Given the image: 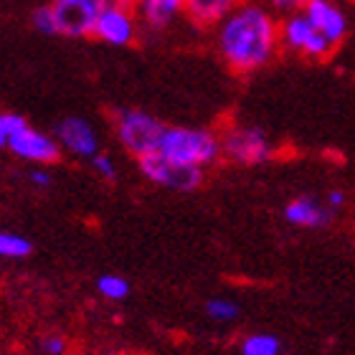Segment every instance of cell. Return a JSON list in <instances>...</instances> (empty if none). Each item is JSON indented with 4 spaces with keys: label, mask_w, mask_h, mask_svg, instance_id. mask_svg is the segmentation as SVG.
<instances>
[{
    "label": "cell",
    "mask_w": 355,
    "mask_h": 355,
    "mask_svg": "<svg viewBox=\"0 0 355 355\" xmlns=\"http://www.w3.org/2000/svg\"><path fill=\"white\" fill-rule=\"evenodd\" d=\"M279 23L269 8L246 0L216 26V49L234 74H254L277 56Z\"/></svg>",
    "instance_id": "cell-1"
},
{
    "label": "cell",
    "mask_w": 355,
    "mask_h": 355,
    "mask_svg": "<svg viewBox=\"0 0 355 355\" xmlns=\"http://www.w3.org/2000/svg\"><path fill=\"white\" fill-rule=\"evenodd\" d=\"M157 150L178 163L196 165L203 171L223 157L221 135L200 127H165Z\"/></svg>",
    "instance_id": "cell-2"
},
{
    "label": "cell",
    "mask_w": 355,
    "mask_h": 355,
    "mask_svg": "<svg viewBox=\"0 0 355 355\" xmlns=\"http://www.w3.org/2000/svg\"><path fill=\"white\" fill-rule=\"evenodd\" d=\"M114 132L127 153L135 157H142L148 153H155L160 148V137L165 132V125L150 112L142 110H119L114 114Z\"/></svg>",
    "instance_id": "cell-3"
},
{
    "label": "cell",
    "mask_w": 355,
    "mask_h": 355,
    "mask_svg": "<svg viewBox=\"0 0 355 355\" xmlns=\"http://www.w3.org/2000/svg\"><path fill=\"white\" fill-rule=\"evenodd\" d=\"M223 157L236 165H261L274 160L277 148L269 135L252 125H231L221 132Z\"/></svg>",
    "instance_id": "cell-4"
},
{
    "label": "cell",
    "mask_w": 355,
    "mask_h": 355,
    "mask_svg": "<svg viewBox=\"0 0 355 355\" xmlns=\"http://www.w3.org/2000/svg\"><path fill=\"white\" fill-rule=\"evenodd\" d=\"M137 165H140V173L148 178V180L163 185L168 191L191 193L203 183V168L178 163L173 157L163 155L160 150L137 157Z\"/></svg>",
    "instance_id": "cell-5"
},
{
    "label": "cell",
    "mask_w": 355,
    "mask_h": 355,
    "mask_svg": "<svg viewBox=\"0 0 355 355\" xmlns=\"http://www.w3.org/2000/svg\"><path fill=\"white\" fill-rule=\"evenodd\" d=\"M279 33H282V46H284L287 51H295L310 61L330 59L333 51L338 49V46L330 44V41L312 26L310 18H307L302 10L287 15V18L279 23Z\"/></svg>",
    "instance_id": "cell-6"
},
{
    "label": "cell",
    "mask_w": 355,
    "mask_h": 355,
    "mask_svg": "<svg viewBox=\"0 0 355 355\" xmlns=\"http://www.w3.org/2000/svg\"><path fill=\"white\" fill-rule=\"evenodd\" d=\"M92 36L110 46H130L137 36V23H135L132 8L107 6L104 3L96 15Z\"/></svg>",
    "instance_id": "cell-7"
},
{
    "label": "cell",
    "mask_w": 355,
    "mask_h": 355,
    "mask_svg": "<svg viewBox=\"0 0 355 355\" xmlns=\"http://www.w3.org/2000/svg\"><path fill=\"white\" fill-rule=\"evenodd\" d=\"M302 13L330 44L340 46L348 36V15L343 13V8L335 0H310Z\"/></svg>",
    "instance_id": "cell-8"
},
{
    "label": "cell",
    "mask_w": 355,
    "mask_h": 355,
    "mask_svg": "<svg viewBox=\"0 0 355 355\" xmlns=\"http://www.w3.org/2000/svg\"><path fill=\"white\" fill-rule=\"evenodd\" d=\"M102 6V0H92V3H61V0H56L53 8H56V18H59V33L71 38L92 36Z\"/></svg>",
    "instance_id": "cell-9"
},
{
    "label": "cell",
    "mask_w": 355,
    "mask_h": 355,
    "mask_svg": "<svg viewBox=\"0 0 355 355\" xmlns=\"http://www.w3.org/2000/svg\"><path fill=\"white\" fill-rule=\"evenodd\" d=\"M56 137L59 145L67 148L76 157H92L99 153V140H96L94 127L89 125L84 117H67L56 125Z\"/></svg>",
    "instance_id": "cell-10"
},
{
    "label": "cell",
    "mask_w": 355,
    "mask_h": 355,
    "mask_svg": "<svg viewBox=\"0 0 355 355\" xmlns=\"http://www.w3.org/2000/svg\"><path fill=\"white\" fill-rule=\"evenodd\" d=\"M8 150L13 153L15 157H21V160H28V163H56L59 160V142L49 137V135L38 132V130H31L26 127L18 137H15Z\"/></svg>",
    "instance_id": "cell-11"
},
{
    "label": "cell",
    "mask_w": 355,
    "mask_h": 355,
    "mask_svg": "<svg viewBox=\"0 0 355 355\" xmlns=\"http://www.w3.org/2000/svg\"><path fill=\"white\" fill-rule=\"evenodd\" d=\"M284 218L300 229H322L333 221V208L312 196H300L284 206Z\"/></svg>",
    "instance_id": "cell-12"
},
{
    "label": "cell",
    "mask_w": 355,
    "mask_h": 355,
    "mask_svg": "<svg viewBox=\"0 0 355 355\" xmlns=\"http://www.w3.org/2000/svg\"><path fill=\"white\" fill-rule=\"evenodd\" d=\"M241 3H246V0H185V15L196 26L208 28V26H218Z\"/></svg>",
    "instance_id": "cell-13"
},
{
    "label": "cell",
    "mask_w": 355,
    "mask_h": 355,
    "mask_svg": "<svg viewBox=\"0 0 355 355\" xmlns=\"http://www.w3.org/2000/svg\"><path fill=\"white\" fill-rule=\"evenodd\" d=\"M137 13L150 28H165L185 13V0H137Z\"/></svg>",
    "instance_id": "cell-14"
},
{
    "label": "cell",
    "mask_w": 355,
    "mask_h": 355,
    "mask_svg": "<svg viewBox=\"0 0 355 355\" xmlns=\"http://www.w3.org/2000/svg\"><path fill=\"white\" fill-rule=\"evenodd\" d=\"M241 355H282V340L269 333L246 335L241 343Z\"/></svg>",
    "instance_id": "cell-15"
},
{
    "label": "cell",
    "mask_w": 355,
    "mask_h": 355,
    "mask_svg": "<svg viewBox=\"0 0 355 355\" xmlns=\"http://www.w3.org/2000/svg\"><path fill=\"white\" fill-rule=\"evenodd\" d=\"M96 289H99V295L104 300H110V302H122L127 295H130V282L125 277H119V274H104L96 279Z\"/></svg>",
    "instance_id": "cell-16"
},
{
    "label": "cell",
    "mask_w": 355,
    "mask_h": 355,
    "mask_svg": "<svg viewBox=\"0 0 355 355\" xmlns=\"http://www.w3.org/2000/svg\"><path fill=\"white\" fill-rule=\"evenodd\" d=\"M33 252V246L26 236L10 234V231H0V257L6 259H26Z\"/></svg>",
    "instance_id": "cell-17"
},
{
    "label": "cell",
    "mask_w": 355,
    "mask_h": 355,
    "mask_svg": "<svg viewBox=\"0 0 355 355\" xmlns=\"http://www.w3.org/2000/svg\"><path fill=\"white\" fill-rule=\"evenodd\" d=\"M26 127H28V122L21 114H10V112L0 114V148H8Z\"/></svg>",
    "instance_id": "cell-18"
},
{
    "label": "cell",
    "mask_w": 355,
    "mask_h": 355,
    "mask_svg": "<svg viewBox=\"0 0 355 355\" xmlns=\"http://www.w3.org/2000/svg\"><path fill=\"white\" fill-rule=\"evenodd\" d=\"M206 312L208 318L216 320V322H231V320L239 318V304L226 300V297H214V300H208Z\"/></svg>",
    "instance_id": "cell-19"
},
{
    "label": "cell",
    "mask_w": 355,
    "mask_h": 355,
    "mask_svg": "<svg viewBox=\"0 0 355 355\" xmlns=\"http://www.w3.org/2000/svg\"><path fill=\"white\" fill-rule=\"evenodd\" d=\"M33 26L46 36H56L59 33V18H56V8L44 6L33 13Z\"/></svg>",
    "instance_id": "cell-20"
},
{
    "label": "cell",
    "mask_w": 355,
    "mask_h": 355,
    "mask_svg": "<svg viewBox=\"0 0 355 355\" xmlns=\"http://www.w3.org/2000/svg\"><path fill=\"white\" fill-rule=\"evenodd\" d=\"M92 165H94V171L99 173L102 178H107V180H114V178H117L114 160H112L110 155H104V153H96V155L92 157Z\"/></svg>",
    "instance_id": "cell-21"
},
{
    "label": "cell",
    "mask_w": 355,
    "mask_h": 355,
    "mask_svg": "<svg viewBox=\"0 0 355 355\" xmlns=\"http://www.w3.org/2000/svg\"><path fill=\"white\" fill-rule=\"evenodd\" d=\"M264 3L272 8V10H277V13L292 15V13L304 10V6H307L310 0H264Z\"/></svg>",
    "instance_id": "cell-22"
},
{
    "label": "cell",
    "mask_w": 355,
    "mask_h": 355,
    "mask_svg": "<svg viewBox=\"0 0 355 355\" xmlns=\"http://www.w3.org/2000/svg\"><path fill=\"white\" fill-rule=\"evenodd\" d=\"M44 353L46 355H64L67 353V343L59 335H49L44 340Z\"/></svg>",
    "instance_id": "cell-23"
},
{
    "label": "cell",
    "mask_w": 355,
    "mask_h": 355,
    "mask_svg": "<svg viewBox=\"0 0 355 355\" xmlns=\"http://www.w3.org/2000/svg\"><path fill=\"white\" fill-rule=\"evenodd\" d=\"M31 183L33 185H38V188H49L51 185V175L46 171H31Z\"/></svg>",
    "instance_id": "cell-24"
},
{
    "label": "cell",
    "mask_w": 355,
    "mask_h": 355,
    "mask_svg": "<svg viewBox=\"0 0 355 355\" xmlns=\"http://www.w3.org/2000/svg\"><path fill=\"white\" fill-rule=\"evenodd\" d=\"M325 203L333 208V211H335V208H343V206H345V193H343V191H330V193H327Z\"/></svg>",
    "instance_id": "cell-25"
},
{
    "label": "cell",
    "mask_w": 355,
    "mask_h": 355,
    "mask_svg": "<svg viewBox=\"0 0 355 355\" xmlns=\"http://www.w3.org/2000/svg\"><path fill=\"white\" fill-rule=\"evenodd\" d=\"M107 6H119V8H137V0H104Z\"/></svg>",
    "instance_id": "cell-26"
},
{
    "label": "cell",
    "mask_w": 355,
    "mask_h": 355,
    "mask_svg": "<svg viewBox=\"0 0 355 355\" xmlns=\"http://www.w3.org/2000/svg\"><path fill=\"white\" fill-rule=\"evenodd\" d=\"M61 3H92V0H61ZM104 3V0H102Z\"/></svg>",
    "instance_id": "cell-27"
}]
</instances>
